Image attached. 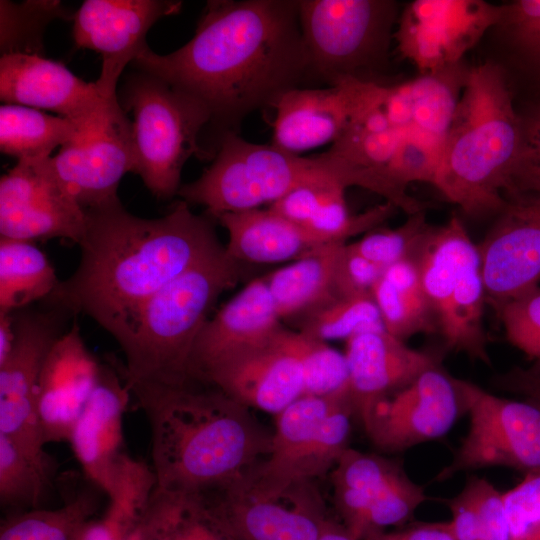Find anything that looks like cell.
Segmentation results:
<instances>
[{
  "instance_id": "d4e9b609",
  "label": "cell",
  "mask_w": 540,
  "mask_h": 540,
  "mask_svg": "<svg viewBox=\"0 0 540 540\" xmlns=\"http://www.w3.org/2000/svg\"><path fill=\"white\" fill-rule=\"evenodd\" d=\"M265 278L251 280L198 334L189 374L202 384L205 374L223 360L271 339L283 326Z\"/></svg>"
},
{
  "instance_id": "f546056e",
  "label": "cell",
  "mask_w": 540,
  "mask_h": 540,
  "mask_svg": "<svg viewBox=\"0 0 540 540\" xmlns=\"http://www.w3.org/2000/svg\"><path fill=\"white\" fill-rule=\"evenodd\" d=\"M345 242L321 245L265 278L280 319L297 321L340 297L336 271Z\"/></svg>"
},
{
  "instance_id": "ba28073f",
  "label": "cell",
  "mask_w": 540,
  "mask_h": 540,
  "mask_svg": "<svg viewBox=\"0 0 540 540\" xmlns=\"http://www.w3.org/2000/svg\"><path fill=\"white\" fill-rule=\"evenodd\" d=\"M415 259L446 349L490 365L481 259L461 219L432 226Z\"/></svg>"
},
{
  "instance_id": "8d00e7d4",
  "label": "cell",
  "mask_w": 540,
  "mask_h": 540,
  "mask_svg": "<svg viewBox=\"0 0 540 540\" xmlns=\"http://www.w3.org/2000/svg\"><path fill=\"white\" fill-rule=\"evenodd\" d=\"M97 508L88 491L65 499L55 509H33L11 515L1 524L0 540H73Z\"/></svg>"
},
{
  "instance_id": "ab89813d",
  "label": "cell",
  "mask_w": 540,
  "mask_h": 540,
  "mask_svg": "<svg viewBox=\"0 0 540 540\" xmlns=\"http://www.w3.org/2000/svg\"><path fill=\"white\" fill-rule=\"evenodd\" d=\"M281 338L299 363L303 395L322 396L349 389L344 353L300 331L283 328Z\"/></svg>"
},
{
  "instance_id": "ac0fdd59",
  "label": "cell",
  "mask_w": 540,
  "mask_h": 540,
  "mask_svg": "<svg viewBox=\"0 0 540 540\" xmlns=\"http://www.w3.org/2000/svg\"><path fill=\"white\" fill-rule=\"evenodd\" d=\"M477 244L490 306L540 282V194L513 193Z\"/></svg>"
},
{
  "instance_id": "277c9868",
  "label": "cell",
  "mask_w": 540,
  "mask_h": 540,
  "mask_svg": "<svg viewBox=\"0 0 540 540\" xmlns=\"http://www.w3.org/2000/svg\"><path fill=\"white\" fill-rule=\"evenodd\" d=\"M522 141V117L502 69L469 68L444 140L434 186L470 216L497 214Z\"/></svg>"
},
{
  "instance_id": "4316f807",
  "label": "cell",
  "mask_w": 540,
  "mask_h": 540,
  "mask_svg": "<svg viewBox=\"0 0 540 540\" xmlns=\"http://www.w3.org/2000/svg\"><path fill=\"white\" fill-rule=\"evenodd\" d=\"M274 147L298 154L331 145L345 130L353 110L352 97L340 82L326 88L298 87L275 103Z\"/></svg>"
},
{
  "instance_id": "f35d334b",
  "label": "cell",
  "mask_w": 540,
  "mask_h": 540,
  "mask_svg": "<svg viewBox=\"0 0 540 540\" xmlns=\"http://www.w3.org/2000/svg\"><path fill=\"white\" fill-rule=\"evenodd\" d=\"M55 467L42 464L0 434V503L14 509H38Z\"/></svg>"
},
{
  "instance_id": "d6a6232c",
  "label": "cell",
  "mask_w": 540,
  "mask_h": 540,
  "mask_svg": "<svg viewBox=\"0 0 540 540\" xmlns=\"http://www.w3.org/2000/svg\"><path fill=\"white\" fill-rule=\"evenodd\" d=\"M385 330L405 341L416 334L438 332L416 259L388 266L372 289Z\"/></svg>"
},
{
  "instance_id": "44dd1931",
  "label": "cell",
  "mask_w": 540,
  "mask_h": 540,
  "mask_svg": "<svg viewBox=\"0 0 540 540\" xmlns=\"http://www.w3.org/2000/svg\"><path fill=\"white\" fill-rule=\"evenodd\" d=\"M283 328L268 341L215 365L201 383L248 408L281 412L304 393L299 363L281 338Z\"/></svg>"
},
{
  "instance_id": "e575fe53",
  "label": "cell",
  "mask_w": 540,
  "mask_h": 540,
  "mask_svg": "<svg viewBox=\"0 0 540 540\" xmlns=\"http://www.w3.org/2000/svg\"><path fill=\"white\" fill-rule=\"evenodd\" d=\"M84 138L74 123L61 116L22 105L0 107V150L17 161L48 159L55 148Z\"/></svg>"
},
{
  "instance_id": "f1b7e54d",
  "label": "cell",
  "mask_w": 540,
  "mask_h": 540,
  "mask_svg": "<svg viewBox=\"0 0 540 540\" xmlns=\"http://www.w3.org/2000/svg\"><path fill=\"white\" fill-rule=\"evenodd\" d=\"M346 188L308 185L296 188L268 207L285 219L321 236L328 243L378 228L398 210L385 202L365 212L351 214L345 201Z\"/></svg>"
},
{
  "instance_id": "c3c4849f",
  "label": "cell",
  "mask_w": 540,
  "mask_h": 540,
  "mask_svg": "<svg viewBox=\"0 0 540 540\" xmlns=\"http://www.w3.org/2000/svg\"><path fill=\"white\" fill-rule=\"evenodd\" d=\"M384 268L370 261L350 244L341 248L336 271L337 290L340 297L372 294V289Z\"/></svg>"
},
{
  "instance_id": "f6af8a7d",
  "label": "cell",
  "mask_w": 540,
  "mask_h": 540,
  "mask_svg": "<svg viewBox=\"0 0 540 540\" xmlns=\"http://www.w3.org/2000/svg\"><path fill=\"white\" fill-rule=\"evenodd\" d=\"M512 540H540V470L503 493Z\"/></svg>"
},
{
  "instance_id": "60d3db41",
  "label": "cell",
  "mask_w": 540,
  "mask_h": 540,
  "mask_svg": "<svg viewBox=\"0 0 540 540\" xmlns=\"http://www.w3.org/2000/svg\"><path fill=\"white\" fill-rule=\"evenodd\" d=\"M298 331L327 342L385 329L372 294L338 297L296 321Z\"/></svg>"
},
{
  "instance_id": "db71d44e",
  "label": "cell",
  "mask_w": 540,
  "mask_h": 540,
  "mask_svg": "<svg viewBox=\"0 0 540 540\" xmlns=\"http://www.w3.org/2000/svg\"><path fill=\"white\" fill-rule=\"evenodd\" d=\"M73 540H143L141 536H123L111 530L102 519L87 521Z\"/></svg>"
},
{
  "instance_id": "bcb514c9",
  "label": "cell",
  "mask_w": 540,
  "mask_h": 540,
  "mask_svg": "<svg viewBox=\"0 0 540 540\" xmlns=\"http://www.w3.org/2000/svg\"><path fill=\"white\" fill-rule=\"evenodd\" d=\"M523 192L540 194V110L522 117V141L503 196Z\"/></svg>"
},
{
  "instance_id": "681fc988",
  "label": "cell",
  "mask_w": 540,
  "mask_h": 540,
  "mask_svg": "<svg viewBox=\"0 0 540 540\" xmlns=\"http://www.w3.org/2000/svg\"><path fill=\"white\" fill-rule=\"evenodd\" d=\"M503 7L500 24L521 49L540 62V0H519Z\"/></svg>"
},
{
  "instance_id": "816d5d0a",
  "label": "cell",
  "mask_w": 540,
  "mask_h": 540,
  "mask_svg": "<svg viewBox=\"0 0 540 540\" xmlns=\"http://www.w3.org/2000/svg\"><path fill=\"white\" fill-rule=\"evenodd\" d=\"M494 383L499 388L540 401V366L530 368L514 367L497 375Z\"/></svg>"
},
{
  "instance_id": "d6986e66",
  "label": "cell",
  "mask_w": 540,
  "mask_h": 540,
  "mask_svg": "<svg viewBox=\"0 0 540 540\" xmlns=\"http://www.w3.org/2000/svg\"><path fill=\"white\" fill-rule=\"evenodd\" d=\"M54 168L84 210L118 198L119 183L133 171L131 120L122 107L94 134L61 147Z\"/></svg>"
},
{
  "instance_id": "4dcf8cb0",
  "label": "cell",
  "mask_w": 540,
  "mask_h": 540,
  "mask_svg": "<svg viewBox=\"0 0 540 540\" xmlns=\"http://www.w3.org/2000/svg\"><path fill=\"white\" fill-rule=\"evenodd\" d=\"M347 399H351L349 389L322 396L302 395L276 414L270 453L252 469L253 474L268 483H287L327 416Z\"/></svg>"
},
{
  "instance_id": "3957f363",
  "label": "cell",
  "mask_w": 540,
  "mask_h": 540,
  "mask_svg": "<svg viewBox=\"0 0 540 540\" xmlns=\"http://www.w3.org/2000/svg\"><path fill=\"white\" fill-rule=\"evenodd\" d=\"M129 391L149 422L158 489L203 492L244 475L270 453L272 432L213 386L142 385Z\"/></svg>"
},
{
  "instance_id": "7a4b0ae2",
  "label": "cell",
  "mask_w": 540,
  "mask_h": 540,
  "mask_svg": "<svg viewBox=\"0 0 540 540\" xmlns=\"http://www.w3.org/2000/svg\"><path fill=\"white\" fill-rule=\"evenodd\" d=\"M85 213L80 262L45 302L88 316L120 347L153 296L223 247L214 219L182 199L153 219L131 214L119 199Z\"/></svg>"
},
{
  "instance_id": "f5cc1de1",
  "label": "cell",
  "mask_w": 540,
  "mask_h": 540,
  "mask_svg": "<svg viewBox=\"0 0 540 540\" xmlns=\"http://www.w3.org/2000/svg\"><path fill=\"white\" fill-rule=\"evenodd\" d=\"M374 540H455L449 522L416 523L407 528L383 533Z\"/></svg>"
},
{
  "instance_id": "e0dca14e",
  "label": "cell",
  "mask_w": 540,
  "mask_h": 540,
  "mask_svg": "<svg viewBox=\"0 0 540 540\" xmlns=\"http://www.w3.org/2000/svg\"><path fill=\"white\" fill-rule=\"evenodd\" d=\"M181 1L86 0L75 12L73 38L77 47L102 57L96 86L108 100L118 99L116 87L124 68L149 47L146 34L161 17L177 14Z\"/></svg>"
},
{
  "instance_id": "11a10c76",
  "label": "cell",
  "mask_w": 540,
  "mask_h": 540,
  "mask_svg": "<svg viewBox=\"0 0 540 540\" xmlns=\"http://www.w3.org/2000/svg\"><path fill=\"white\" fill-rule=\"evenodd\" d=\"M15 342L14 314L0 313V363L10 354Z\"/></svg>"
},
{
  "instance_id": "8fae6325",
  "label": "cell",
  "mask_w": 540,
  "mask_h": 540,
  "mask_svg": "<svg viewBox=\"0 0 540 540\" xmlns=\"http://www.w3.org/2000/svg\"><path fill=\"white\" fill-rule=\"evenodd\" d=\"M469 429L453 460L435 477L503 466L524 474L540 470V401L512 400L493 395L478 385L454 378Z\"/></svg>"
},
{
  "instance_id": "d590c367",
  "label": "cell",
  "mask_w": 540,
  "mask_h": 540,
  "mask_svg": "<svg viewBox=\"0 0 540 540\" xmlns=\"http://www.w3.org/2000/svg\"><path fill=\"white\" fill-rule=\"evenodd\" d=\"M59 282L51 262L34 242L0 237V313L45 301Z\"/></svg>"
},
{
  "instance_id": "8992f818",
  "label": "cell",
  "mask_w": 540,
  "mask_h": 540,
  "mask_svg": "<svg viewBox=\"0 0 540 540\" xmlns=\"http://www.w3.org/2000/svg\"><path fill=\"white\" fill-rule=\"evenodd\" d=\"M308 185L367 189L363 176L330 150L302 157L228 133L221 138L212 165L197 180L181 185L177 195L189 205L204 206L215 219L222 213L272 204Z\"/></svg>"
},
{
  "instance_id": "f907efd6",
  "label": "cell",
  "mask_w": 540,
  "mask_h": 540,
  "mask_svg": "<svg viewBox=\"0 0 540 540\" xmlns=\"http://www.w3.org/2000/svg\"><path fill=\"white\" fill-rule=\"evenodd\" d=\"M451 520L448 521L455 540H477L479 518L472 488L466 482L455 497L448 500Z\"/></svg>"
},
{
  "instance_id": "9f6ffc18",
  "label": "cell",
  "mask_w": 540,
  "mask_h": 540,
  "mask_svg": "<svg viewBox=\"0 0 540 540\" xmlns=\"http://www.w3.org/2000/svg\"><path fill=\"white\" fill-rule=\"evenodd\" d=\"M319 540H354L339 520L330 516L324 520Z\"/></svg>"
},
{
  "instance_id": "6da1fadb",
  "label": "cell",
  "mask_w": 540,
  "mask_h": 540,
  "mask_svg": "<svg viewBox=\"0 0 540 540\" xmlns=\"http://www.w3.org/2000/svg\"><path fill=\"white\" fill-rule=\"evenodd\" d=\"M132 65L205 106V160L250 113L311 76L295 0H210L189 42L166 55L148 48Z\"/></svg>"
},
{
  "instance_id": "7402d4cb",
  "label": "cell",
  "mask_w": 540,
  "mask_h": 540,
  "mask_svg": "<svg viewBox=\"0 0 540 540\" xmlns=\"http://www.w3.org/2000/svg\"><path fill=\"white\" fill-rule=\"evenodd\" d=\"M337 82L348 89L353 110L345 130L329 150L358 171L366 180L368 190L382 196L386 202L407 215L426 211L430 205L400 189L390 175L403 132L363 96L357 79L343 78Z\"/></svg>"
},
{
  "instance_id": "5bb4252c",
  "label": "cell",
  "mask_w": 540,
  "mask_h": 540,
  "mask_svg": "<svg viewBox=\"0 0 540 540\" xmlns=\"http://www.w3.org/2000/svg\"><path fill=\"white\" fill-rule=\"evenodd\" d=\"M52 157L17 161L0 179V236L60 238L79 244L86 213L58 176Z\"/></svg>"
},
{
  "instance_id": "7dc6e473",
  "label": "cell",
  "mask_w": 540,
  "mask_h": 540,
  "mask_svg": "<svg viewBox=\"0 0 540 540\" xmlns=\"http://www.w3.org/2000/svg\"><path fill=\"white\" fill-rule=\"evenodd\" d=\"M467 482L472 488L478 512L477 540H512L503 493L485 478L472 476Z\"/></svg>"
},
{
  "instance_id": "9a60e30c",
  "label": "cell",
  "mask_w": 540,
  "mask_h": 540,
  "mask_svg": "<svg viewBox=\"0 0 540 540\" xmlns=\"http://www.w3.org/2000/svg\"><path fill=\"white\" fill-rule=\"evenodd\" d=\"M0 98L5 104L53 111L74 123L85 137L121 108L118 99H105L95 82H85L62 63L36 54L1 56Z\"/></svg>"
},
{
  "instance_id": "83f0119b",
  "label": "cell",
  "mask_w": 540,
  "mask_h": 540,
  "mask_svg": "<svg viewBox=\"0 0 540 540\" xmlns=\"http://www.w3.org/2000/svg\"><path fill=\"white\" fill-rule=\"evenodd\" d=\"M214 220L228 233L227 254L247 265L295 261L328 244L321 236L269 208L222 213Z\"/></svg>"
},
{
  "instance_id": "74e56055",
  "label": "cell",
  "mask_w": 540,
  "mask_h": 540,
  "mask_svg": "<svg viewBox=\"0 0 540 540\" xmlns=\"http://www.w3.org/2000/svg\"><path fill=\"white\" fill-rule=\"evenodd\" d=\"M74 14L56 0L0 1L1 56L36 54L43 56V38L54 19L73 20Z\"/></svg>"
},
{
  "instance_id": "836d02e7",
  "label": "cell",
  "mask_w": 540,
  "mask_h": 540,
  "mask_svg": "<svg viewBox=\"0 0 540 540\" xmlns=\"http://www.w3.org/2000/svg\"><path fill=\"white\" fill-rule=\"evenodd\" d=\"M143 540H235L201 492L154 487L141 523Z\"/></svg>"
},
{
  "instance_id": "1f68e13d",
  "label": "cell",
  "mask_w": 540,
  "mask_h": 540,
  "mask_svg": "<svg viewBox=\"0 0 540 540\" xmlns=\"http://www.w3.org/2000/svg\"><path fill=\"white\" fill-rule=\"evenodd\" d=\"M398 460L348 447L332 469L331 481L340 523L354 540H364L369 510L400 470Z\"/></svg>"
},
{
  "instance_id": "30bf717a",
  "label": "cell",
  "mask_w": 540,
  "mask_h": 540,
  "mask_svg": "<svg viewBox=\"0 0 540 540\" xmlns=\"http://www.w3.org/2000/svg\"><path fill=\"white\" fill-rule=\"evenodd\" d=\"M201 493L235 540H319L328 516L314 481L273 484L252 469Z\"/></svg>"
},
{
  "instance_id": "484cf974",
  "label": "cell",
  "mask_w": 540,
  "mask_h": 540,
  "mask_svg": "<svg viewBox=\"0 0 540 540\" xmlns=\"http://www.w3.org/2000/svg\"><path fill=\"white\" fill-rule=\"evenodd\" d=\"M469 69L459 62L396 85L369 83L367 94L398 130H415L444 144Z\"/></svg>"
},
{
  "instance_id": "b9f144b4",
  "label": "cell",
  "mask_w": 540,
  "mask_h": 540,
  "mask_svg": "<svg viewBox=\"0 0 540 540\" xmlns=\"http://www.w3.org/2000/svg\"><path fill=\"white\" fill-rule=\"evenodd\" d=\"M431 228L426 211H421L408 215L407 220L397 228H375L350 245L385 269L397 262L415 259Z\"/></svg>"
},
{
  "instance_id": "9c48e42d",
  "label": "cell",
  "mask_w": 540,
  "mask_h": 540,
  "mask_svg": "<svg viewBox=\"0 0 540 540\" xmlns=\"http://www.w3.org/2000/svg\"><path fill=\"white\" fill-rule=\"evenodd\" d=\"M394 6L383 0H298L311 76L330 85L360 80L359 72L387 52Z\"/></svg>"
},
{
  "instance_id": "cb8c5ba5",
  "label": "cell",
  "mask_w": 540,
  "mask_h": 540,
  "mask_svg": "<svg viewBox=\"0 0 540 540\" xmlns=\"http://www.w3.org/2000/svg\"><path fill=\"white\" fill-rule=\"evenodd\" d=\"M100 369L74 322L50 349L39 378L37 415L45 444L69 441Z\"/></svg>"
},
{
  "instance_id": "603a6c76",
  "label": "cell",
  "mask_w": 540,
  "mask_h": 540,
  "mask_svg": "<svg viewBox=\"0 0 540 540\" xmlns=\"http://www.w3.org/2000/svg\"><path fill=\"white\" fill-rule=\"evenodd\" d=\"M349 393L362 422L381 400L405 388L427 370L441 365V356L406 345L385 329L357 333L346 340Z\"/></svg>"
},
{
  "instance_id": "ffe728a7",
  "label": "cell",
  "mask_w": 540,
  "mask_h": 540,
  "mask_svg": "<svg viewBox=\"0 0 540 540\" xmlns=\"http://www.w3.org/2000/svg\"><path fill=\"white\" fill-rule=\"evenodd\" d=\"M130 394L123 377L101 364L96 385L68 441L86 477L109 498L117 490L128 458L121 448L123 414Z\"/></svg>"
},
{
  "instance_id": "7c38bea8",
  "label": "cell",
  "mask_w": 540,
  "mask_h": 540,
  "mask_svg": "<svg viewBox=\"0 0 540 540\" xmlns=\"http://www.w3.org/2000/svg\"><path fill=\"white\" fill-rule=\"evenodd\" d=\"M47 304V303H46ZM37 311H15V342L0 363V434L47 466L56 467L45 452L37 415V390L44 361L66 331L69 312L47 304Z\"/></svg>"
},
{
  "instance_id": "52a82bcc",
  "label": "cell",
  "mask_w": 540,
  "mask_h": 540,
  "mask_svg": "<svg viewBox=\"0 0 540 540\" xmlns=\"http://www.w3.org/2000/svg\"><path fill=\"white\" fill-rule=\"evenodd\" d=\"M131 113L133 173L159 199L181 187L182 168L192 155L203 159L201 139L210 122L205 106L151 73H130L118 96Z\"/></svg>"
},
{
  "instance_id": "2e32d148",
  "label": "cell",
  "mask_w": 540,
  "mask_h": 540,
  "mask_svg": "<svg viewBox=\"0 0 540 540\" xmlns=\"http://www.w3.org/2000/svg\"><path fill=\"white\" fill-rule=\"evenodd\" d=\"M454 378L438 365L379 401L361 422L372 443L399 452L448 433L466 414Z\"/></svg>"
},
{
  "instance_id": "4fadbf2b",
  "label": "cell",
  "mask_w": 540,
  "mask_h": 540,
  "mask_svg": "<svg viewBox=\"0 0 540 540\" xmlns=\"http://www.w3.org/2000/svg\"><path fill=\"white\" fill-rule=\"evenodd\" d=\"M504 7L483 0H414L394 33L399 54L421 74L462 62L485 32L499 25Z\"/></svg>"
},
{
  "instance_id": "ee69618b",
  "label": "cell",
  "mask_w": 540,
  "mask_h": 540,
  "mask_svg": "<svg viewBox=\"0 0 540 540\" xmlns=\"http://www.w3.org/2000/svg\"><path fill=\"white\" fill-rule=\"evenodd\" d=\"M491 307L508 342L540 366V286Z\"/></svg>"
},
{
  "instance_id": "5b68a950",
  "label": "cell",
  "mask_w": 540,
  "mask_h": 540,
  "mask_svg": "<svg viewBox=\"0 0 540 540\" xmlns=\"http://www.w3.org/2000/svg\"><path fill=\"white\" fill-rule=\"evenodd\" d=\"M247 264L221 249L179 275L143 308L135 331L121 346L122 377L133 386H184L198 334L218 297L246 276Z\"/></svg>"
},
{
  "instance_id": "7bdbcfd3",
  "label": "cell",
  "mask_w": 540,
  "mask_h": 540,
  "mask_svg": "<svg viewBox=\"0 0 540 540\" xmlns=\"http://www.w3.org/2000/svg\"><path fill=\"white\" fill-rule=\"evenodd\" d=\"M426 500L423 486L412 481L404 469L400 470L388 481L371 506L364 540H374L385 533L387 527L404 524Z\"/></svg>"
}]
</instances>
